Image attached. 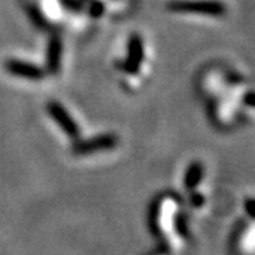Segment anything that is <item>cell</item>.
<instances>
[{"mask_svg":"<svg viewBox=\"0 0 255 255\" xmlns=\"http://www.w3.org/2000/svg\"><path fill=\"white\" fill-rule=\"evenodd\" d=\"M104 3L101 1V0H94L91 3V7H90V13H91L92 17H101L102 14H104Z\"/></svg>","mask_w":255,"mask_h":255,"instance_id":"8","label":"cell"},{"mask_svg":"<svg viewBox=\"0 0 255 255\" xmlns=\"http://www.w3.org/2000/svg\"><path fill=\"white\" fill-rule=\"evenodd\" d=\"M145 60V44L139 34H132L128 40V53L124 70L128 74H136Z\"/></svg>","mask_w":255,"mask_h":255,"instance_id":"4","label":"cell"},{"mask_svg":"<svg viewBox=\"0 0 255 255\" xmlns=\"http://www.w3.org/2000/svg\"><path fill=\"white\" fill-rule=\"evenodd\" d=\"M204 177V167L200 162H193L189 164V167L184 172V179H183V184L187 190H194Z\"/></svg>","mask_w":255,"mask_h":255,"instance_id":"7","label":"cell"},{"mask_svg":"<svg viewBox=\"0 0 255 255\" xmlns=\"http://www.w3.org/2000/svg\"><path fill=\"white\" fill-rule=\"evenodd\" d=\"M47 112L55 124L63 129V132L67 136H70L71 139H77L80 136L78 124L74 121V118L70 115V112L65 110L63 104H60L57 101H50L47 104Z\"/></svg>","mask_w":255,"mask_h":255,"instance_id":"2","label":"cell"},{"mask_svg":"<svg viewBox=\"0 0 255 255\" xmlns=\"http://www.w3.org/2000/svg\"><path fill=\"white\" fill-rule=\"evenodd\" d=\"M118 145V137L114 133H102L85 140H80L73 146L74 155H92L101 150H111Z\"/></svg>","mask_w":255,"mask_h":255,"instance_id":"3","label":"cell"},{"mask_svg":"<svg viewBox=\"0 0 255 255\" xmlns=\"http://www.w3.org/2000/svg\"><path fill=\"white\" fill-rule=\"evenodd\" d=\"M6 70L9 71L13 77H18L23 80H30V81H40L44 78V70L40 68L36 64L21 61V60H7L4 64Z\"/></svg>","mask_w":255,"mask_h":255,"instance_id":"5","label":"cell"},{"mask_svg":"<svg viewBox=\"0 0 255 255\" xmlns=\"http://www.w3.org/2000/svg\"><path fill=\"white\" fill-rule=\"evenodd\" d=\"M246 204V211H247V214H248V217L250 219H254V207H255V201L254 199H248V200L244 203Z\"/></svg>","mask_w":255,"mask_h":255,"instance_id":"10","label":"cell"},{"mask_svg":"<svg viewBox=\"0 0 255 255\" xmlns=\"http://www.w3.org/2000/svg\"><path fill=\"white\" fill-rule=\"evenodd\" d=\"M167 10L173 13H190L220 17L226 14V4L220 0H172L167 3Z\"/></svg>","mask_w":255,"mask_h":255,"instance_id":"1","label":"cell"},{"mask_svg":"<svg viewBox=\"0 0 255 255\" xmlns=\"http://www.w3.org/2000/svg\"><path fill=\"white\" fill-rule=\"evenodd\" d=\"M61 58H63V40L60 36H51L48 38V44H47L46 53V63L48 73L58 74L61 68Z\"/></svg>","mask_w":255,"mask_h":255,"instance_id":"6","label":"cell"},{"mask_svg":"<svg viewBox=\"0 0 255 255\" xmlns=\"http://www.w3.org/2000/svg\"><path fill=\"white\" fill-rule=\"evenodd\" d=\"M61 1L65 4V7L71 11H80L82 9L81 3L78 0H61Z\"/></svg>","mask_w":255,"mask_h":255,"instance_id":"9","label":"cell"},{"mask_svg":"<svg viewBox=\"0 0 255 255\" xmlns=\"http://www.w3.org/2000/svg\"><path fill=\"white\" fill-rule=\"evenodd\" d=\"M203 203H204V197L201 196L200 193H194L193 199H191V204L194 207H200V206H203Z\"/></svg>","mask_w":255,"mask_h":255,"instance_id":"11","label":"cell"}]
</instances>
